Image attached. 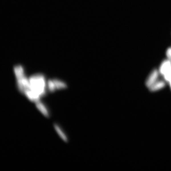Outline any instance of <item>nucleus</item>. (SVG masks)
<instances>
[{"label": "nucleus", "instance_id": "7ed1b4c3", "mask_svg": "<svg viewBox=\"0 0 171 171\" xmlns=\"http://www.w3.org/2000/svg\"><path fill=\"white\" fill-rule=\"evenodd\" d=\"M159 74L158 70L154 69L152 70L145 82V85L148 88H149L158 81Z\"/></svg>", "mask_w": 171, "mask_h": 171}, {"label": "nucleus", "instance_id": "6e6552de", "mask_svg": "<svg viewBox=\"0 0 171 171\" xmlns=\"http://www.w3.org/2000/svg\"><path fill=\"white\" fill-rule=\"evenodd\" d=\"M165 85V83L164 81H158L149 88L151 92H156L162 89Z\"/></svg>", "mask_w": 171, "mask_h": 171}, {"label": "nucleus", "instance_id": "f257e3e1", "mask_svg": "<svg viewBox=\"0 0 171 171\" xmlns=\"http://www.w3.org/2000/svg\"><path fill=\"white\" fill-rule=\"evenodd\" d=\"M30 89L38 94L42 97L46 95L47 84L43 74H36L29 78Z\"/></svg>", "mask_w": 171, "mask_h": 171}, {"label": "nucleus", "instance_id": "0eeeda50", "mask_svg": "<svg viewBox=\"0 0 171 171\" xmlns=\"http://www.w3.org/2000/svg\"><path fill=\"white\" fill-rule=\"evenodd\" d=\"M13 71L16 79L25 76L24 68L21 65H15L13 68Z\"/></svg>", "mask_w": 171, "mask_h": 171}, {"label": "nucleus", "instance_id": "9d476101", "mask_svg": "<svg viewBox=\"0 0 171 171\" xmlns=\"http://www.w3.org/2000/svg\"><path fill=\"white\" fill-rule=\"evenodd\" d=\"M52 80L55 84L56 90L64 89L67 87L66 84L61 80L57 79H54Z\"/></svg>", "mask_w": 171, "mask_h": 171}, {"label": "nucleus", "instance_id": "9b49d317", "mask_svg": "<svg viewBox=\"0 0 171 171\" xmlns=\"http://www.w3.org/2000/svg\"><path fill=\"white\" fill-rule=\"evenodd\" d=\"M47 85L48 91L50 92H54L56 90V88L55 84L53 80H48L47 82Z\"/></svg>", "mask_w": 171, "mask_h": 171}, {"label": "nucleus", "instance_id": "ddd939ff", "mask_svg": "<svg viewBox=\"0 0 171 171\" xmlns=\"http://www.w3.org/2000/svg\"><path fill=\"white\" fill-rule=\"evenodd\" d=\"M166 55L167 59L171 62V47L168 48L166 52Z\"/></svg>", "mask_w": 171, "mask_h": 171}, {"label": "nucleus", "instance_id": "1a4fd4ad", "mask_svg": "<svg viewBox=\"0 0 171 171\" xmlns=\"http://www.w3.org/2000/svg\"><path fill=\"white\" fill-rule=\"evenodd\" d=\"M54 127L57 133L63 140L66 142H68V137L62 128L56 124L54 125Z\"/></svg>", "mask_w": 171, "mask_h": 171}, {"label": "nucleus", "instance_id": "f03ea898", "mask_svg": "<svg viewBox=\"0 0 171 171\" xmlns=\"http://www.w3.org/2000/svg\"><path fill=\"white\" fill-rule=\"evenodd\" d=\"M17 88L19 92L24 94L27 91L30 89V85L29 78L26 76L16 79Z\"/></svg>", "mask_w": 171, "mask_h": 171}, {"label": "nucleus", "instance_id": "423d86ee", "mask_svg": "<svg viewBox=\"0 0 171 171\" xmlns=\"http://www.w3.org/2000/svg\"><path fill=\"white\" fill-rule=\"evenodd\" d=\"M171 68V62L168 59L165 60L162 63L160 66L159 72L161 75L163 76Z\"/></svg>", "mask_w": 171, "mask_h": 171}, {"label": "nucleus", "instance_id": "f8f14e48", "mask_svg": "<svg viewBox=\"0 0 171 171\" xmlns=\"http://www.w3.org/2000/svg\"><path fill=\"white\" fill-rule=\"evenodd\" d=\"M163 76L165 80L167 82H169L171 80V68Z\"/></svg>", "mask_w": 171, "mask_h": 171}, {"label": "nucleus", "instance_id": "4468645a", "mask_svg": "<svg viewBox=\"0 0 171 171\" xmlns=\"http://www.w3.org/2000/svg\"><path fill=\"white\" fill-rule=\"evenodd\" d=\"M169 85H170V89H171V80H170L169 82Z\"/></svg>", "mask_w": 171, "mask_h": 171}, {"label": "nucleus", "instance_id": "20e7f679", "mask_svg": "<svg viewBox=\"0 0 171 171\" xmlns=\"http://www.w3.org/2000/svg\"><path fill=\"white\" fill-rule=\"evenodd\" d=\"M36 108L45 116L48 118L50 116V113L48 108L43 103L40 101L35 103Z\"/></svg>", "mask_w": 171, "mask_h": 171}, {"label": "nucleus", "instance_id": "39448f33", "mask_svg": "<svg viewBox=\"0 0 171 171\" xmlns=\"http://www.w3.org/2000/svg\"><path fill=\"white\" fill-rule=\"evenodd\" d=\"M24 95L30 101L36 103L40 101L41 97L32 90H28L25 93Z\"/></svg>", "mask_w": 171, "mask_h": 171}]
</instances>
